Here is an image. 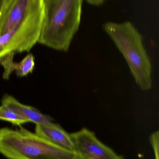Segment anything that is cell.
I'll use <instances>...</instances> for the list:
<instances>
[{"label":"cell","mask_w":159,"mask_h":159,"mask_svg":"<svg viewBox=\"0 0 159 159\" xmlns=\"http://www.w3.org/2000/svg\"><path fill=\"white\" fill-rule=\"evenodd\" d=\"M83 0H43L44 19L38 43L69 50L80 25Z\"/></svg>","instance_id":"6da1fadb"},{"label":"cell","mask_w":159,"mask_h":159,"mask_svg":"<svg viewBox=\"0 0 159 159\" xmlns=\"http://www.w3.org/2000/svg\"><path fill=\"white\" fill-rule=\"evenodd\" d=\"M104 29L123 55L137 85L143 90L152 87V65L143 37L129 21L106 22Z\"/></svg>","instance_id":"7a4b0ae2"},{"label":"cell","mask_w":159,"mask_h":159,"mask_svg":"<svg viewBox=\"0 0 159 159\" xmlns=\"http://www.w3.org/2000/svg\"><path fill=\"white\" fill-rule=\"evenodd\" d=\"M19 127L0 129V154L7 159H73L76 155Z\"/></svg>","instance_id":"3957f363"},{"label":"cell","mask_w":159,"mask_h":159,"mask_svg":"<svg viewBox=\"0 0 159 159\" xmlns=\"http://www.w3.org/2000/svg\"><path fill=\"white\" fill-rule=\"evenodd\" d=\"M43 2L22 20L0 33V61L29 52L38 43L43 25Z\"/></svg>","instance_id":"277c9868"},{"label":"cell","mask_w":159,"mask_h":159,"mask_svg":"<svg viewBox=\"0 0 159 159\" xmlns=\"http://www.w3.org/2000/svg\"><path fill=\"white\" fill-rule=\"evenodd\" d=\"M74 152L85 159H120L111 148L105 145L94 133L86 128L70 134Z\"/></svg>","instance_id":"5b68a950"},{"label":"cell","mask_w":159,"mask_h":159,"mask_svg":"<svg viewBox=\"0 0 159 159\" xmlns=\"http://www.w3.org/2000/svg\"><path fill=\"white\" fill-rule=\"evenodd\" d=\"M35 133L56 145L74 152L70 134L65 131L58 124L52 121L36 124Z\"/></svg>","instance_id":"8992f818"},{"label":"cell","mask_w":159,"mask_h":159,"mask_svg":"<svg viewBox=\"0 0 159 159\" xmlns=\"http://www.w3.org/2000/svg\"><path fill=\"white\" fill-rule=\"evenodd\" d=\"M1 104L14 110L27 120L28 122H32L35 125L52 121L53 120L50 116L43 114L35 107L21 103L12 95L5 94Z\"/></svg>","instance_id":"52a82bcc"},{"label":"cell","mask_w":159,"mask_h":159,"mask_svg":"<svg viewBox=\"0 0 159 159\" xmlns=\"http://www.w3.org/2000/svg\"><path fill=\"white\" fill-rule=\"evenodd\" d=\"M35 66L34 57L32 54H28L20 62H15L13 61L4 68L3 78L5 80H8L14 72L18 77H25L32 73L34 70Z\"/></svg>","instance_id":"ba28073f"},{"label":"cell","mask_w":159,"mask_h":159,"mask_svg":"<svg viewBox=\"0 0 159 159\" xmlns=\"http://www.w3.org/2000/svg\"><path fill=\"white\" fill-rule=\"evenodd\" d=\"M0 120L7 121L13 125L21 126L28 123V120L7 106L1 104L0 106Z\"/></svg>","instance_id":"9c48e42d"},{"label":"cell","mask_w":159,"mask_h":159,"mask_svg":"<svg viewBox=\"0 0 159 159\" xmlns=\"http://www.w3.org/2000/svg\"><path fill=\"white\" fill-rule=\"evenodd\" d=\"M150 141L154 150L155 159H159V132L157 131L152 134Z\"/></svg>","instance_id":"30bf717a"},{"label":"cell","mask_w":159,"mask_h":159,"mask_svg":"<svg viewBox=\"0 0 159 159\" xmlns=\"http://www.w3.org/2000/svg\"><path fill=\"white\" fill-rule=\"evenodd\" d=\"M89 3L92 5L100 6L103 4L105 0H86Z\"/></svg>","instance_id":"8fae6325"},{"label":"cell","mask_w":159,"mask_h":159,"mask_svg":"<svg viewBox=\"0 0 159 159\" xmlns=\"http://www.w3.org/2000/svg\"><path fill=\"white\" fill-rule=\"evenodd\" d=\"M8 0H0V14Z\"/></svg>","instance_id":"7c38bea8"},{"label":"cell","mask_w":159,"mask_h":159,"mask_svg":"<svg viewBox=\"0 0 159 159\" xmlns=\"http://www.w3.org/2000/svg\"><path fill=\"white\" fill-rule=\"evenodd\" d=\"M73 159H85L84 158H83L81 157H80V156H77V155H76L75 157H74V158Z\"/></svg>","instance_id":"4fadbf2b"},{"label":"cell","mask_w":159,"mask_h":159,"mask_svg":"<svg viewBox=\"0 0 159 159\" xmlns=\"http://www.w3.org/2000/svg\"><path fill=\"white\" fill-rule=\"evenodd\" d=\"M123 159V158L122 157H121V159Z\"/></svg>","instance_id":"5bb4252c"}]
</instances>
